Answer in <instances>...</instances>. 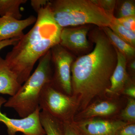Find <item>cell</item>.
Listing matches in <instances>:
<instances>
[{
    "mask_svg": "<svg viewBox=\"0 0 135 135\" xmlns=\"http://www.w3.org/2000/svg\"><path fill=\"white\" fill-rule=\"evenodd\" d=\"M90 38L95 44L94 49L74 60L71 67L72 95L79 101L78 112L95 99L106 98L117 63L116 49L101 28L93 30Z\"/></svg>",
    "mask_w": 135,
    "mask_h": 135,
    "instance_id": "1",
    "label": "cell"
},
{
    "mask_svg": "<svg viewBox=\"0 0 135 135\" xmlns=\"http://www.w3.org/2000/svg\"><path fill=\"white\" fill-rule=\"evenodd\" d=\"M49 2L37 13L34 26L20 39L5 59L21 85L30 77L36 62L60 42L62 28L54 20Z\"/></svg>",
    "mask_w": 135,
    "mask_h": 135,
    "instance_id": "2",
    "label": "cell"
},
{
    "mask_svg": "<svg viewBox=\"0 0 135 135\" xmlns=\"http://www.w3.org/2000/svg\"><path fill=\"white\" fill-rule=\"evenodd\" d=\"M49 3L54 20L62 28L88 24L103 28L109 27L114 17L92 0H55Z\"/></svg>",
    "mask_w": 135,
    "mask_h": 135,
    "instance_id": "3",
    "label": "cell"
},
{
    "mask_svg": "<svg viewBox=\"0 0 135 135\" xmlns=\"http://www.w3.org/2000/svg\"><path fill=\"white\" fill-rule=\"evenodd\" d=\"M33 73L22 84L16 94L7 100L4 106L13 109L24 118L33 113L39 107L44 87L52 80L50 50L40 59Z\"/></svg>",
    "mask_w": 135,
    "mask_h": 135,
    "instance_id": "4",
    "label": "cell"
},
{
    "mask_svg": "<svg viewBox=\"0 0 135 135\" xmlns=\"http://www.w3.org/2000/svg\"><path fill=\"white\" fill-rule=\"evenodd\" d=\"M79 101L75 96L70 95L56 88L51 82L42 91L39 107L62 122H71L79 112Z\"/></svg>",
    "mask_w": 135,
    "mask_h": 135,
    "instance_id": "5",
    "label": "cell"
},
{
    "mask_svg": "<svg viewBox=\"0 0 135 135\" xmlns=\"http://www.w3.org/2000/svg\"><path fill=\"white\" fill-rule=\"evenodd\" d=\"M50 51L51 62L55 68L51 83L61 92L71 95V67L74 61L73 56L59 44L54 46Z\"/></svg>",
    "mask_w": 135,
    "mask_h": 135,
    "instance_id": "6",
    "label": "cell"
},
{
    "mask_svg": "<svg viewBox=\"0 0 135 135\" xmlns=\"http://www.w3.org/2000/svg\"><path fill=\"white\" fill-rule=\"evenodd\" d=\"M7 100L0 96V122L7 128L8 135H16L21 133L23 135H46L41 123L40 107L29 116L20 119L9 118L6 114L2 113L1 108Z\"/></svg>",
    "mask_w": 135,
    "mask_h": 135,
    "instance_id": "7",
    "label": "cell"
},
{
    "mask_svg": "<svg viewBox=\"0 0 135 135\" xmlns=\"http://www.w3.org/2000/svg\"><path fill=\"white\" fill-rule=\"evenodd\" d=\"M71 123L79 135H114L128 123L116 118H101L73 120Z\"/></svg>",
    "mask_w": 135,
    "mask_h": 135,
    "instance_id": "8",
    "label": "cell"
},
{
    "mask_svg": "<svg viewBox=\"0 0 135 135\" xmlns=\"http://www.w3.org/2000/svg\"><path fill=\"white\" fill-rule=\"evenodd\" d=\"M122 104L119 97H106L97 99L84 110L78 112L74 120L94 118H116L123 109Z\"/></svg>",
    "mask_w": 135,
    "mask_h": 135,
    "instance_id": "9",
    "label": "cell"
},
{
    "mask_svg": "<svg viewBox=\"0 0 135 135\" xmlns=\"http://www.w3.org/2000/svg\"><path fill=\"white\" fill-rule=\"evenodd\" d=\"M89 26L86 25L62 28L59 44L69 51H83L90 47L87 39Z\"/></svg>",
    "mask_w": 135,
    "mask_h": 135,
    "instance_id": "10",
    "label": "cell"
},
{
    "mask_svg": "<svg viewBox=\"0 0 135 135\" xmlns=\"http://www.w3.org/2000/svg\"><path fill=\"white\" fill-rule=\"evenodd\" d=\"M116 50L117 64L111 77L110 86L106 91V97H119L124 88L132 80L127 71V59L123 54Z\"/></svg>",
    "mask_w": 135,
    "mask_h": 135,
    "instance_id": "11",
    "label": "cell"
},
{
    "mask_svg": "<svg viewBox=\"0 0 135 135\" xmlns=\"http://www.w3.org/2000/svg\"><path fill=\"white\" fill-rule=\"evenodd\" d=\"M36 18L31 16L23 20L11 16L0 17V41L20 39L24 35L23 31L35 23Z\"/></svg>",
    "mask_w": 135,
    "mask_h": 135,
    "instance_id": "12",
    "label": "cell"
},
{
    "mask_svg": "<svg viewBox=\"0 0 135 135\" xmlns=\"http://www.w3.org/2000/svg\"><path fill=\"white\" fill-rule=\"evenodd\" d=\"M22 85L5 59L0 56V94L13 96Z\"/></svg>",
    "mask_w": 135,
    "mask_h": 135,
    "instance_id": "13",
    "label": "cell"
},
{
    "mask_svg": "<svg viewBox=\"0 0 135 135\" xmlns=\"http://www.w3.org/2000/svg\"><path fill=\"white\" fill-rule=\"evenodd\" d=\"M101 28L112 45L126 56L128 62V60L134 59L135 55L134 47L120 38L108 27Z\"/></svg>",
    "mask_w": 135,
    "mask_h": 135,
    "instance_id": "14",
    "label": "cell"
},
{
    "mask_svg": "<svg viewBox=\"0 0 135 135\" xmlns=\"http://www.w3.org/2000/svg\"><path fill=\"white\" fill-rule=\"evenodd\" d=\"M40 118L46 135H64L62 122L43 110L41 111Z\"/></svg>",
    "mask_w": 135,
    "mask_h": 135,
    "instance_id": "15",
    "label": "cell"
},
{
    "mask_svg": "<svg viewBox=\"0 0 135 135\" xmlns=\"http://www.w3.org/2000/svg\"><path fill=\"white\" fill-rule=\"evenodd\" d=\"M27 0H0V17L11 16L21 20L20 7Z\"/></svg>",
    "mask_w": 135,
    "mask_h": 135,
    "instance_id": "16",
    "label": "cell"
},
{
    "mask_svg": "<svg viewBox=\"0 0 135 135\" xmlns=\"http://www.w3.org/2000/svg\"><path fill=\"white\" fill-rule=\"evenodd\" d=\"M119 37L133 47H135V32L126 29L116 20L114 17L108 27Z\"/></svg>",
    "mask_w": 135,
    "mask_h": 135,
    "instance_id": "17",
    "label": "cell"
},
{
    "mask_svg": "<svg viewBox=\"0 0 135 135\" xmlns=\"http://www.w3.org/2000/svg\"><path fill=\"white\" fill-rule=\"evenodd\" d=\"M116 118L126 123H135V99L128 98L126 106Z\"/></svg>",
    "mask_w": 135,
    "mask_h": 135,
    "instance_id": "18",
    "label": "cell"
},
{
    "mask_svg": "<svg viewBox=\"0 0 135 135\" xmlns=\"http://www.w3.org/2000/svg\"><path fill=\"white\" fill-rule=\"evenodd\" d=\"M118 5V17L116 18H121L131 16H135V1L125 0L119 1Z\"/></svg>",
    "mask_w": 135,
    "mask_h": 135,
    "instance_id": "19",
    "label": "cell"
},
{
    "mask_svg": "<svg viewBox=\"0 0 135 135\" xmlns=\"http://www.w3.org/2000/svg\"><path fill=\"white\" fill-rule=\"evenodd\" d=\"M94 3L110 16H114L117 1L115 0H92Z\"/></svg>",
    "mask_w": 135,
    "mask_h": 135,
    "instance_id": "20",
    "label": "cell"
},
{
    "mask_svg": "<svg viewBox=\"0 0 135 135\" xmlns=\"http://www.w3.org/2000/svg\"><path fill=\"white\" fill-rule=\"evenodd\" d=\"M116 21L126 29L135 32V16L116 18Z\"/></svg>",
    "mask_w": 135,
    "mask_h": 135,
    "instance_id": "21",
    "label": "cell"
},
{
    "mask_svg": "<svg viewBox=\"0 0 135 135\" xmlns=\"http://www.w3.org/2000/svg\"><path fill=\"white\" fill-rule=\"evenodd\" d=\"M114 135H135V123L126 124L119 129Z\"/></svg>",
    "mask_w": 135,
    "mask_h": 135,
    "instance_id": "22",
    "label": "cell"
},
{
    "mask_svg": "<svg viewBox=\"0 0 135 135\" xmlns=\"http://www.w3.org/2000/svg\"><path fill=\"white\" fill-rule=\"evenodd\" d=\"M121 95L135 99V85L134 81L131 80L125 87L122 92Z\"/></svg>",
    "mask_w": 135,
    "mask_h": 135,
    "instance_id": "23",
    "label": "cell"
},
{
    "mask_svg": "<svg viewBox=\"0 0 135 135\" xmlns=\"http://www.w3.org/2000/svg\"><path fill=\"white\" fill-rule=\"evenodd\" d=\"M49 1L47 0H31V6L34 10L38 13L41 8L47 5Z\"/></svg>",
    "mask_w": 135,
    "mask_h": 135,
    "instance_id": "24",
    "label": "cell"
},
{
    "mask_svg": "<svg viewBox=\"0 0 135 135\" xmlns=\"http://www.w3.org/2000/svg\"><path fill=\"white\" fill-rule=\"evenodd\" d=\"M71 122H63L64 135H79L73 127Z\"/></svg>",
    "mask_w": 135,
    "mask_h": 135,
    "instance_id": "25",
    "label": "cell"
},
{
    "mask_svg": "<svg viewBox=\"0 0 135 135\" xmlns=\"http://www.w3.org/2000/svg\"><path fill=\"white\" fill-rule=\"evenodd\" d=\"M19 40L20 39L16 38L0 41V51L8 46H15L19 41Z\"/></svg>",
    "mask_w": 135,
    "mask_h": 135,
    "instance_id": "26",
    "label": "cell"
},
{
    "mask_svg": "<svg viewBox=\"0 0 135 135\" xmlns=\"http://www.w3.org/2000/svg\"><path fill=\"white\" fill-rule=\"evenodd\" d=\"M129 62L128 64V67L131 72L134 74L135 71V61L134 58L129 60Z\"/></svg>",
    "mask_w": 135,
    "mask_h": 135,
    "instance_id": "27",
    "label": "cell"
}]
</instances>
